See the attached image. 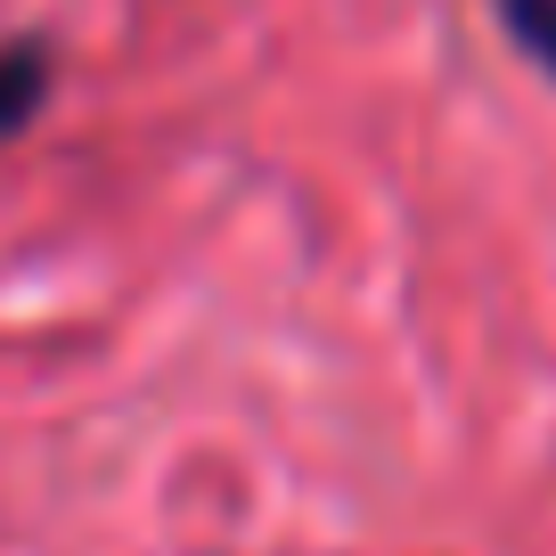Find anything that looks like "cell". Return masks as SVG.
<instances>
[{"label":"cell","mask_w":556,"mask_h":556,"mask_svg":"<svg viewBox=\"0 0 556 556\" xmlns=\"http://www.w3.org/2000/svg\"><path fill=\"white\" fill-rule=\"evenodd\" d=\"M41 90H50V58L41 50H0V139L34 123Z\"/></svg>","instance_id":"cell-1"},{"label":"cell","mask_w":556,"mask_h":556,"mask_svg":"<svg viewBox=\"0 0 556 556\" xmlns=\"http://www.w3.org/2000/svg\"><path fill=\"white\" fill-rule=\"evenodd\" d=\"M500 17H507V34L556 74V0H500Z\"/></svg>","instance_id":"cell-2"}]
</instances>
